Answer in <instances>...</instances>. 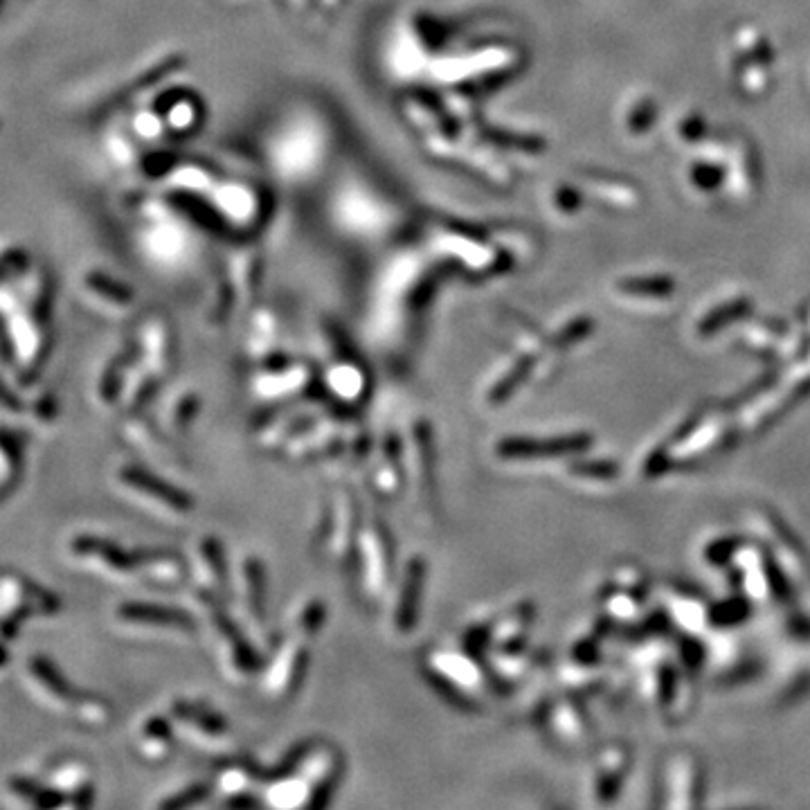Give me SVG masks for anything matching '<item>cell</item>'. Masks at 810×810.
Segmentation results:
<instances>
[{
  "label": "cell",
  "mask_w": 810,
  "mask_h": 810,
  "mask_svg": "<svg viewBox=\"0 0 810 810\" xmlns=\"http://www.w3.org/2000/svg\"><path fill=\"white\" fill-rule=\"evenodd\" d=\"M59 601L41 585L27 581L21 574L0 576V639L12 644L21 635L27 619L57 615Z\"/></svg>",
  "instance_id": "1"
},
{
  "label": "cell",
  "mask_w": 810,
  "mask_h": 810,
  "mask_svg": "<svg viewBox=\"0 0 810 810\" xmlns=\"http://www.w3.org/2000/svg\"><path fill=\"white\" fill-rule=\"evenodd\" d=\"M70 554L77 561L93 567V570L115 576V579H126L129 574L142 572L140 552H126L120 545H115L113 540L79 536L70 543Z\"/></svg>",
  "instance_id": "2"
},
{
  "label": "cell",
  "mask_w": 810,
  "mask_h": 810,
  "mask_svg": "<svg viewBox=\"0 0 810 810\" xmlns=\"http://www.w3.org/2000/svg\"><path fill=\"white\" fill-rule=\"evenodd\" d=\"M27 678H30L32 687L39 693V698L48 702L57 711L63 714H70L75 711L79 698L84 693H79L72 684L66 680L57 666L50 660H45L41 655H34L27 660Z\"/></svg>",
  "instance_id": "3"
},
{
  "label": "cell",
  "mask_w": 810,
  "mask_h": 810,
  "mask_svg": "<svg viewBox=\"0 0 810 810\" xmlns=\"http://www.w3.org/2000/svg\"><path fill=\"white\" fill-rule=\"evenodd\" d=\"M360 552H363V567H365V583L369 592L381 594L383 588L392 579V565H394V552L392 540L387 529L381 525V520H374L372 525L365 529L360 536Z\"/></svg>",
  "instance_id": "4"
},
{
  "label": "cell",
  "mask_w": 810,
  "mask_h": 810,
  "mask_svg": "<svg viewBox=\"0 0 810 810\" xmlns=\"http://www.w3.org/2000/svg\"><path fill=\"white\" fill-rule=\"evenodd\" d=\"M592 444L588 435H570L558 439H529V437H509L495 446V453L504 459H538V457H561L581 453Z\"/></svg>",
  "instance_id": "5"
},
{
  "label": "cell",
  "mask_w": 810,
  "mask_h": 810,
  "mask_svg": "<svg viewBox=\"0 0 810 810\" xmlns=\"http://www.w3.org/2000/svg\"><path fill=\"white\" fill-rule=\"evenodd\" d=\"M120 480H122V484L129 486L131 491H138L142 495H147V498H151V500L162 502L167 509L176 511V513H189L194 509V502L187 493L174 489L169 482L160 480V477H156L149 471H142V468H135V466L122 468Z\"/></svg>",
  "instance_id": "6"
},
{
  "label": "cell",
  "mask_w": 810,
  "mask_h": 810,
  "mask_svg": "<svg viewBox=\"0 0 810 810\" xmlns=\"http://www.w3.org/2000/svg\"><path fill=\"white\" fill-rule=\"evenodd\" d=\"M117 617L129 624H149V626H169L180 630H192L194 619L183 610L156 606V603H124L117 608Z\"/></svg>",
  "instance_id": "7"
},
{
  "label": "cell",
  "mask_w": 810,
  "mask_h": 810,
  "mask_svg": "<svg viewBox=\"0 0 810 810\" xmlns=\"http://www.w3.org/2000/svg\"><path fill=\"white\" fill-rule=\"evenodd\" d=\"M423 581H426V563H423L417 556V558H412L408 565V572H405V581L401 588L403 594H401L399 608H396V626H399L401 633H408V630L417 624Z\"/></svg>",
  "instance_id": "8"
},
{
  "label": "cell",
  "mask_w": 810,
  "mask_h": 810,
  "mask_svg": "<svg viewBox=\"0 0 810 810\" xmlns=\"http://www.w3.org/2000/svg\"><path fill=\"white\" fill-rule=\"evenodd\" d=\"M7 790H9V795L32 808L50 810V808L68 806L66 797H63L57 788H52L50 783L36 781L30 777H21V774H16V777L7 781Z\"/></svg>",
  "instance_id": "9"
},
{
  "label": "cell",
  "mask_w": 810,
  "mask_h": 810,
  "mask_svg": "<svg viewBox=\"0 0 810 810\" xmlns=\"http://www.w3.org/2000/svg\"><path fill=\"white\" fill-rule=\"evenodd\" d=\"M142 572L140 576L144 581L153 585H176L183 579L185 565L180 556L171 552H162V549H142Z\"/></svg>",
  "instance_id": "10"
},
{
  "label": "cell",
  "mask_w": 810,
  "mask_h": 810,
  "mask_svg": "<svg viewBox=\"0 0 810 810\" xmlns=\"http://www.w3.org/2000/svg\"><path fill=\"white\" fill-rule=\"evenodd\" d=\"M306 664H309V653H306L300 646H288L286 651L277 657L273 687L277 689L279 696H286V693H291L300 687Z\"/></svg>",
  "instance_id": "11"
},
{
  "label": "cell",
  "mask_w": 810,
  "mask_h": 810,
  "mask_svg": "<svg viewBox=\"0 0 810 810\" xmlns=\"http://www.w3.org/2000/svg\"><path fill=\"white\" fill-rule=\"evenodd\" d=\"M174 714L178 718V723H183L185 727L194 729V732L203 734V736H223L228 732V725H225V720L214 714V711L205 709V707H196V705H187V702H176L174 705Z\"/></svg>",
  "instance_id": "12"
},
{
  "label": "cell",
  "mask_w": 810,
  "mask_h": 810,
  "mask_svg": "<svg viewBox=\"0 0 810 810\" xmlns=\"http://www.w3.org/2000/svg\"><path fill=\"white\" fill-rule=\"evenodd\" d=\"M401 450H399V439L390 437L385 441L383 446V457H381V466L376 468V480H374V489L381 493V495H394L396 489H399L401 484Z\"/></svg>",
  "instance_id": "13"
},
{
  "label": "cell",
  "mask_w": 810,
  "mask_h": 810,
  "mask_svg": "<svg viewBox=\"0 0 810 810\" xmlns=\"http://www.w3.org/2000/svg\"><path fill=\"white\" fill-rule=\"evenodd\" d=\"M201 561L205 567V574H207V583L205 588L216 590V592H225V576H228V570H225V556H223V547L216 538H205L201 543Z\"/></svg>",
  "instance_id": "14"
},
{
  "label": "cell",
  "mask_w": 810,
  "mask_h": 810,
  "mask_svg": "<svg viewBox=\"0 0 810 810\" xmlns=\"http://www.w3.org/2000/svg\"><path fill=\"white\" fill-rule=\"evenodd\" d=\"M219 626H221V633L225 637V644H228V653H230V660L234 664V669H237L243 675L255 671L259 660H257L255 651H252V648L246 644V639H243L237 633V628H232L223 617H219Z\"/></svg>",
  "instance_id": "15"
},
{
  "label": "cell",
  "mask_w": 810,
  "mask_h": 810,
  "mask_svg": "<svg viewBox=\"0 0 810 810\" xmlns=\"http://www.w3.org/2000/svg\"><path fill=\"white\" fill-rule=\"evenodd\" d=\"M140 743H142V754L151 756V759H165L167 752L171 750V729L165 718H151L147 725L142 727L140 732Z\"/></svg>",
  "instance_id": "16"
},
{
  "label": "cell",
  "mask_w": 810,
  "mask_h": 810,
  "mask_svg": "<svg viewBox=\"0 0 810 810\" xmlns=\"http://www.w3.org/2000/svg\"><path fill=\"white\" fill-rule=\"evenodd\" d=\"M750 309H752V302L747 300V297H736V300L727 302V304L718 306V309L711 311L707 318L700 322L698 333H700V336H711V333H716L723 327H727L729 322L745 318V315L750 313Z\"/></svg>",
  "instance_id": "17"
},
{
  "label": "cell",
  "mask_w": 810,
  "mask_h": 810,
  "mask_svg": "<svg viewBox=\"0 0 810 810\" xmlns=\"http://www.w3.org/2000/svg\"><path fill=\"white\" fill-rule=\"evenodd\" d=\"M621 293L642 297H666L673 293L675 282L671 277H628L617 284Z\"/></svg>",
  "instance_id": "18"
},
{
  "label": "cell",
  "mask_w": 810,
  "mask_h": 810,
  "mask_svg": "<svg viewBox=\"0 0 810 810\" xmlns=\"http://www.w3.org/2000/svg\"><path fill=\"white\" fill-rule=\"evenodd\" d=\"M72 718L88 727L106 725L108 718H111V705H108L104 698L93 696V693H84V696L79 698L75 711H72Z\"/></svg>",
  "instance_id": "19"
},
{
  "label": "cell",
  "mask_w": 810,
  "mask_h": 810,
  "mask_svg": "<svg viewBox=\"0 0 810 810\" xmlns=\"http://www.w3.org/2000/svg\"><path fill=\"white\" fill-rule=\"evenodd\" d=\"M747 615H750V603L743 597H734L718 603V606L711 610L709 619L714 626H736L741 624L743 619H747Z\"/></svg>",
  "instance_id": "20"
},
{
  "label": "cell",
  "mask_w": 810,
  "mask_h": 810,
  "mask_svg": "<svg viewBox=\"0 0 810 810\" xmlns=\"http://www.w3.org/2000/svg\"><path fill=\"white\" fill-rule=\"evenodd\" d=\"M246 581H248L250 608L255 610V615H264L266 579H264V567H261L257 558H250V561L246 563Z\"/></svg>",
  "instance_id": "21"
},
{
  "label": "cell",
  "mask_w": 810,
  "mask_h": 810,
  "mask_svg": "<svg viewBox=\"0 0 810 810\" xmlns=\"http://www.w3.org/2000/svg\"><path fill=\"white\" fill-rule=\"evenodd\" d=\"M529 369H531V358H522V363H520L518 367H513L511 372L507 374V378H502V381L493 387L489 401H491L493 405L507 401L509 396L513 394V390H516V387H518V383L525 381V376L529 374Z\"/></svg>",
  "instance_id": "22"
},
{
  "label": "cell",
  "mask_w": 810,
  "mask_h": 810,
  "mask_svg": "<svg viewBox=\"0 0 810 810\" xmlns=\"http://www.w3.org/2000/svg\"><path fill=\"white\" fill-rule=\"evenodd\" d=\"M655 117H657V104L653 102V99H642V102L635 104V108L628 115V120H626L628 131L630 133L648 131L653 126Z\"/></svg>",
  "instance_id": "23"
},
{
  "label": "cell",
  "mask_w": 810,
  "mask_h": 810,
  "mask_svg": "<svg viewBox=\"0 0 810 810\" xmlns=\"http://www.w3.org/2000/svg\"><path fill=\"white\" fill-rule=\"evenodd\" d=\"M691 180L698 189L711 192V189H716L720 183H723V169L716 165H705V162H698V165L691 169Z\"/></svg>",
  "instance_id": "24"
},
{
  "label": "cell",
  "mask_w": 810,
  "mask_h": 810,
  "mask_svg": "<svg viewBox=\"0 0 810 810\" xmlns=\"http://www.w3.org/2000/svg\"><path fill=\"white\" fill-rule=\"evenodd\" d=\"M324 619H327V608H324L320 601L309 603L300 617V633L306 637H313L322 628Z\"/></svg>",
  "instance_id": "25"
},
{
  "label": "cell",
  "mask_w": 810,
  "mask_h": 810,
  "mask_svg": "<svg viewBox=\"0 0 810 810\" xmlns=\"http://www.w3.org/2000/svg\"><path fill=\"white\" fill-rule=\"evenodd\" d=\"M572 473L581 477H597V480H610V477H617L619 468L612 462H581L572 466Z\"/></svg>",
  "instance_id": "26"
},
{
  "label": "cell",
  "mask_w": 810,
  "mask_h": 810,
  "mask_svg": "<svg viewBox=\"0 0 810 810\" xmlns=\"http://www.w3.org/2000/svg\"><path fill=\"white\" fill-rule=\"evenodd\" d=\"M207 795H210V788L207 786H192L187 788L185 792H180V795L165 799L162 801V808H187V806H194L198 801H203Z\"/></svg>",
  "instance_id": "27"
},
{
  "label": "cell",
  "mask_w": 810,
  "mask_h": 810,
  "mask_svg": "<svg viewBox=\"0 0 810 810\" xmlns=\"http://www.w3.org/2000/svg\"><path fill=\"white\" fill-rule=\"evenodd\" d=\"M680 135L689 142H698L707 135V122L700 115H691L680 124Z\"/></svg>",
  "instance_id": "28"
},
{
  "label": "cell",
  "mask_w": 810,
  "mask_h": 810,
  "mask_svg": "<svg viewBox=\"0 0 810 810\" xmlns=\"http://www.w3.org/2000/svg\"><path fill=\"white\" fill-rule=\"evenodd\" d=\"M196 408H198L196 396H185V399L180 401V405H178V408H176V414H174V419H176V423H178L180 428L187 426V423L194 419Z\"/></svg>",
  "instance_id": "29"
},
{
  "label": "cell",
  "mask_w": 810,
  "mask_h": 810,
  "mask_svg": "<svg viewBox=\"0 0 810 810\" xmlns=\"http://www.w3.org/2000/svg\"><path fill=\"white\" fill-rule=\"evenodd\" d=\"M590 329H592V322H590V320H576V322H572L570 327H567V329L561 333V345H570V342H576L579 338H583L585 333H590Z\"/></svg>",
  "instance_id": "30"
},
{
  "label": "cell",
  "mask_w": 810,
  "mask_h": 810,
  "mask_svg": "<svg viewBox=\"0 0 810 810\" xmlns=\"http://www.w3.org/2000/svg\"><path fill=\"white\" fill-rule=\"evenodd\" d=\"M736 547H738V545L734 543V540H720V543L711 545V547L707 549L709 561H711V563H725L727 558L732 556V552H734Z\"/></svg>",
  "instance_id": "31"
},
{
  "label": "cell",
  "mask_w": 810,
  "mask_h": 810,
  "mask_svg": "<svg viewBox=\"0 0 810 810\" xmlns=\"http://www.w3.org/2000/svg\"><path fill=\"white\" fill-rule=\"evenodd\" d=\"M7 662H9V644L0 639V671H5Z\"/></svg>",
  "instance_id": "32"
}]
</instances>
